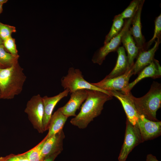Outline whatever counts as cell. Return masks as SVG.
I'll list each match as a JSON object with an SVG mask.
<instances>
[{
  "instance_id": "ba28073f",
  "label": "cell",
  "mask_w": 161,
  "mask_h": 161,
  "mask_svg": "<svg viewBox=\"0 0 161 161\" xmlns=\"http://www.w3.org/2000/svg\"><path fill=\"white\" fill-rule=\"evenodd\" d=\"M132 67L121 75L112 78H105L99 82L91 83L99 88L108 92L117 91L125 92L129 83L130 78L133 75Z\"/></svg>"
},
{
  "instance_id": "5b68a950",
  "label": "cell",
  "mask_w": 161,
  "mask_h": 161,
  "mask_svg": "<svg viewBox=\"0 0 161 161\" xmlns=\"http://www.w3.org/2000/svg\"><path fill=\"white\" fill-rule=\"evenodd\" d=\"M24 112L34 128L40 133L44 131L43 120L44 106L42 97L39 94L32 96L27 102Z\"/></svg>"
},
{
  "instance_id": "83f0119b",
  "label": "cell",
  "mask_w": 161,
  "mask_h": 161,
  "mask_svg": "<svg viewBox=\"0 0 161 161\" xmlns=\"http://www.w3.org/2000/svg\"><path fill=\"white\" fill-rule=\"evenodd\" d=\"M61 152H58L50 154L43 158L41 161H54L56 157Z\"/></svg>"
},
{
  "instance_id": "603a6c76",
  "label": "cell",
  "mask_w": 161,
  "mask_h": 161,
  "mask_svg": "<svg viewBox=\"0 0 161 161\" xmlns=\"http://www.w3.org/2000/svg\"><path fill=\"white\" fill-rule=\"evenodd\" d=\"M154 29L152 38L148 42L146 43L144 50H147L153 43L158 38H161V14L156 17L154 21Z\"/></svg>"
},
{
  "instance_id": "8fae6325",
  "label": "cell",
  "mask_w": 161,
  "mask_h": 161,
  "mask_svg": "<svg viewBox=\"0 0 161 161\" xmlns=\"http://www.w3.org/2000/svg\"><path fill=\"white\" fill-rule=\"evenodd\" d=\"M144 0H141L134 15L131 21V27L129 28L130 32L140 51L144 50L145 40L142 33L141 16Z\"/></svg>"
},
{
  "instance_id": "30bf717a",
  "label": "cell",
  "mask_w": 161,
  "mask_h": 161,
  "mask_svg": "<svg viewBox=\"0 0 161 161\" xmlns=\"http://www.w3.org/2000/svg\"><path fill=\"white\" fill-rule=\"evenodd\" d=\"M112 96L117 98L120 102L128 120L133 125H136L140 115L135 107L131 97L130 91L126 93L117 91L109 92Z\"/></svg>"
},
{
  "instance_id": "6da1fadb",
  "label": "cell",
  "mask_w": 161,
  "mask_h": 161,
  "mask_svg": "<svg viewBox=\"0 0 161 161\" xmlns=\"http://www.w3.org/2000/svg\"><path fill=\"white\" fill-rule=\"evenodd\" d=\"M88 95L79 113L70 121L71 123L80 129L86 128L95 117L99 115L104 103L113 96L101 92L87 90Z\"/></svg>"
},
{
  "instance_id": "3957f363",
  "label": "cell",
  "mask_w": 161,
  "mask_h": 161,
  "mask_svg": "<svg viewBox=\"0 0 161 161\" xmlns=\"http://www.w3.org/2000/svg\"><path fill=\"white\" fill-rule=\"evenodd\" d=\"M131 97L137 111L140 115L147 119L156 121V112L161 106V84L154 81L148 92L144 96L137 98L131 94Z\"/></svg>"
},
{
  "instance_id": "4dcf8cb0",
  "label": "cell",
  "mask_w": 161,
  "mask_h": 161,
  "mask_svg": "<svg viewBox=\"0 0 161 161\" xmlns=\"http://www.w3.org/2000/svg\"><path fill=\"white\" fill-rule=\"evenodd\" d=\"M2 5L0 4V14L2 12Z\"/></svg>"
},
{
  "instance_id": "44dd1931",
  "label": "cell",
  "mask_w": 161,
  "mask_h": 161,
  "mask_svg": "<svg viewBox=\"0 0 161 161\" xmlns=\"http://www.w3.org/2000/svg\"><path fill=\"white\" fill-rule=\"evenodd\" d=\"M113 21V23L110 30L105 37L104 44L109 42L112 38L118 35L123 27L124 19L117 15L114 16Z\"/></svg>"
},
{
  "instance_id": "d4e9b609",
  "label": "cell",
  "mask_w": 161,
  "mask_h": 161,
  "mask_svg": "<svg viewBox=\"0 0 161 161\" xmlns=\"http://www.w3.org/2000/svg\"><path fill=\"white\" fill-rule=\"evenodd\" d=\"M16 32L15 27L0 22V37L3 41L11 36L12 33Z\"/></svg>"
},
{
  "instance_id": "484cf974",
  "label": "cell",
  "mask_w": 161,
  "mask_h": 161,
  "mask_svg": "<svg viewBox=\"0 0 161 161\" xmlns=\"http://www.w3.org/2000/svg\"><path fill=\"white\" fill-rule=\"evenodd\" d=\"M3 45L5 49L10 54L14 55H18L15 39L12 38L11 36L3 41Z\"/></svg>"
},
{
  "instance_id": "7a4b0ae2",
  "label": "cell",
  "mask_w": 161,
  "mask_h": 161,
  "mask_svg": "<svg viewBox=\"0 0 161 161\" xmlns=\"http://www.w3.org/2000/svg\"><path fill=\"white\" fill-rule=\"evenodd\" d=\"M18 63L6 68H0L1 98L11 99L21 92L26 77Z\"/></svg>"
},
{
  "instance_id": "cb8c5ba5",
  "label": "cell",
  "mask_w": 161,
  "mask_h": 161,
  "mask_svg": "<svg viewBox=\"0 0 161 161\" xmlns=\"http://www.w3.org/2000/svg\"><path fill=\"white\" fill-rule=\"evenodd\" d=\"M141 0H133L128 7L121 13L117 15L123 19L129 18L134 15Z\"/></svg>"
},
{
  "instance_id": "5bb4252c",
  "label": "cell",
  "mask_w": 161,
  "mask_h": 161,
  "mask_svg": "<svg viewBox=\"0 0 161 161\" xmlns=\"http://www.w3.org/2000/svg\"><path fill=\"white\" fill-rule=\"evenodd\" d=\"M160 42L161 38H158L152 48L139 52L132 67L134 75L139 74L143 69L154 61L155 53Z\"/></svg>"
},
{
  "instance_id": "4316f807",
  "label": "cell",
  "mask_w": 161,
  "mask_h": 161,
  "mask_svg": "<svg viewBox=\"0 0 161 161\" xmlns=\"http://www.w3.org/2000/svg\"><path fill=\"white\" fill-rule=\"evenodd\" d=\"M4 161H29L26 156L23 154L4 157Z\"/></svg>"
},
{
  "instance_id": "ffe728a7",
  "label": "cell",
  "mask_w": 161,
  "mask_h": 161,
  "mask_svg": "<svg viewBox=\"0 0 161 161\" xmlns=\"http://www.w3.org/2000/svg\"><path fill=\"white\" fill-rule=\"evenodd\" d=\"M19 57L8 52L3 44L0 45V68L9 67L17 63Z\"/></svg>"
},
{
  "instance_id": "2e32d148",
  "label": "cell",
  "mask_w": 161,
  "mask_h": 161,
  "mask_svg": "<svg viewBox=\"0 0 161 161\" xmlns=\"http://www.w3.org/2000/svg\"><path fill=\"white\" fill-rule=\"evenodd\" d=\"M161 70L159 62L154 59L153 62L145 67L139 73L138 77L134 81L129 83L125 93L130 91L136 84L145 78L151 77L154 79L160 78L161 75Z\"/></svg>"
},
{
  "instance_id": "d6a6232c",
  "label": "cell",
  "mask_w": 161,
  "mask_h": 161,
  "mask_svg": "<svg viewBox=\"0 0 161 161\" xmlns=\"http://www.w3.org/2000/svg\"><path fill=\"white\" fill-rule=\"evenodd\" d=\"M2 161H4V157H1Z\"/></svg>"
},
{
  "instance_id": "4fadbf2b",
  "label": "cell",
  "mask_w": 161,
  "mask_h": 161,
  "mask_svg": "<svg viewBox=\"0 0 161 161\" xmlns=\"http://www.w3.org/2000/svg\"><path fill=\"white\" fill-rule=\"evenodd\" d=\"M69 92L68 89H66L53 97L45 96L42 97L44 106L43 126L44 131L48 130L50 119L55 106L61 99L67 96Z\"/></svg>"
},
{
  "instance_id": "f546056e",
  "label": "cell",
  "mask_w": 161,
  "mask_h": 161,
  "mask_svg": "<svg viewBox=\"0 0 161 161\" xmlns=\"http://www.w3.org/2000/svg\"><path fill=\"white\" fill-rule=\"evenodd\" d=\"M7 0H0V4L2 5L7 2Z\"/></svg>"
},
{
  "instance_id": "7402d4cb",
  "label": "cell",
  "mask_w": 161,
  "mask_h": 161,
  "mask_svg": "<svg viewBox=\"0 0 161 161\" xmlns=\"http://www.w3.org/2000/svg\"><path fill=\"white\" fill-rule=\"evenodd\" d=\"M47 139L45 137L35 147L24 153L29 161H41L42 160V150L44 145Z\"/></svg>"
},
{
  "instance_id": "d6986e66",
  "label": "cell",
  "mask_w": 161,
  "mask_h": 161,
  "mask_svg": "<svg viewBox=\"0 0 161 161\" xmlns=\"http://www.w3.org/2000/svg\"><path fill=\"white\" fill-rule=\"evenodd\" d=\"M68 117L64 115L60 108L58 109L51 117L48 132L46 135L48 139L63 130Z\"/></svg>"
},
{
  "instance_id": "8992f818",
  "label": "cell",
  "mask_w": 161,
  "mask_h": 161,
  "mask_svg": "<svg viewBox=\"0 0 161 161\" xmlns=\"http://www.w3.org/2000/svg\"><path fill=\"white\" fill-rule=\"evenodd\" d=\"M123 143L118 157L119 161H125L135 147L143 143L137 124L133 125L126 119Z\"/></svg>"
},
{
  "instance_id": "836d02e7",
  "label": "cell",
  "mask_w": 161,
  "mask_h": 161,
  "mask_svg": "<svg viewBox=\"0 0 161 161\" xmlns=\"http://www.w3.org/2000/svg\"><path fill=\"white\" fill-rule=\"evenodd\" d=\"M1 92L0 91V99H1Z\"/></svg>"
},
{
  "instance_id": "f1b7e54d",
  "label": "cell",
  "mask_w": 161,
  "mask_h": 161,
  "mask_svg": "<svg viewBox=\"0 0 161 161\" xmlns=\"http://www.w3.org/2000/svg\"><path fill=\"white\" fill-rule=\"evenodd\" d=\"M146 161H159L156 157L152 154H148L147 155L146 157Z\"/></svg>"
},
{
  "instance_id": "277c9868",
  "label": "cell",
  "mask_w": 161,
  "mask_h": 161,
  "mask_svg": "<svg viewBox=\"0 0 161 161\" xmlns=\"http://www.w3.org/2000/svg\"><path fill=\"white\" fill-rule=\"evenodd\" d=\"M61 82L64 89H68L70 93L84 89L100 91L111 95L109 92L99 88L86 81L80 69L72 67L69 68L66 75L62 78Z\"/></svg>"
},
{
  "instance_id": "9c48e42d",
  "label": "cell",
  "mask_w": 161,
  "mask_h": 161,
  "mask_svg": "<svg viewBox=\"0 0 161 161\" xmlns=\"http://www.w3.org/2000/svg\"><path fill=\"white\" fill-rule=\"evenodd\" d=\"M137 125L141 137L142 142L152 140L161 134V121H154L140 116Z\"/></svg>"
},
{
  "instance_id": "ac0fdd59",
  "label": "cell",
  "mask_w": 161,
  "mask_h": 161,
  "mask_svg": "<svg viewBox=\"0 0 161 161\" xmlns=\"http://www.w3.org/2000/svg\"><path fill=\"white\" fill-rule=\"evenodd\" d=\"M121 43L127 52L129 66L130 68H131L134 65V60L137 57L140 50L137 46L129 29L123 34L122 38Z\"/></svg>"
},
{
  "instance_id": "1f68e13d",
  "label": "cell",
  "mask_w": 161,
  "mask_h": 161,
  "mask_svg": "<svg viewBox=\"0 0 161 161\" xmlns=\"http://www.w3.org/2000/svg\"><path fill=\"white\" fill-rule=\"evenodd\" d=\"M3 44V41L0 37V45Z\"/></svg>"
},
{
  "instance_id": "e0dca14e",
  "label": "cell",
  "mask_w": 161,
  "mask_h": 161,
  "mask_svg": "<svg viewBox=\"0 0 161 161\" xmlns=\"http://www.w3.org/2000/svg\"><path fill=\"white\" fill-rule=\"evenodd\" d=\"M118 57L116 63L111 72L105 77L112 78L124 74L130 68L125 50L123 46L119 47L117 50Z\"/></svg>"
},
{
  "instance_id": "7c38bea8",
  "label": "cell",
  "mask_w": 161,
  "mask_h": 161,
  "mask_svg": "<svg viewBox=\"0 0 161 161\" xmlns=\"http://www.w3.org/2000/svg\"><path fill=\"white\" fill-rule=\"evenodd\" d=\"M68 101L60 108L63 114L68 118L76 116L75 113L79 109L81 105L87 98V90L80 89L71 93Z\"/></svg>"
},
{
  "instance_id": "52a82bcc",
  "label": "cell",
  "mask_w": 161,
  "mask_h": 161,
  "mask_svg": "<svg viewBox=\"0 0 161 161\" xmlns=\"http://www.w3.org/2000/svg\"><path fill=\"white\" fill-rule=\"evenodd\" d=\"M132 17L125 19L123 28L118 35L112 38L109 42L104 44L95 52L92 60L94 63L101 65L106 56L109 53L117 51L121 43L122 38L123 34L129 29Z\"/></svg>"
},
{
  "instance_id": "9a60e30c",
  "label": "cell",
  "mask_w": 161,
  "mask_h": 161,
  "mask_svg": "<svg viewBox=\"0 0 161 161\" xmlns=\"http://www.w3.org/2000/svg\"><path fill=\"white\" fill-rule=\"evenodd\" d=\"M65 137L63 130L57 133L45 142L42 150V159L51 154L62 151L63 140Z\"/></svg>"
}]
</instances>
